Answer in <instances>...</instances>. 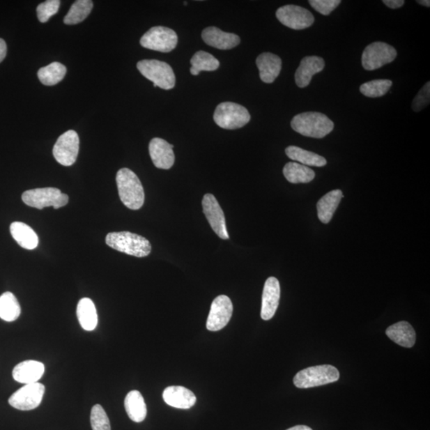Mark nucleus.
<instances>
[{
    "label": "nucleus",
    "instance_id": "20",
    "mask_svg": "<svg viewBox=\"0 0 430 430\" xmlns=\"http://www.w3.org/2000/svg\"><path fill=\"white\" fill-rule=\"evenodd\" d=\"M44 371L45 367L41 362L26 360L15 367L13 376L16 382L26 385L38 383Z\"/></svg>",
    "mask_w": 430,
    "mask_h": 430
},
{
    "label": "nucleus",
    "instance_id": "26",
    "mask_svg": "<svg viewBox=\"0 0 430 430\" xmlns=\"http://www.w3.org/2000/svg\"><path fill=\"white\" fill-rule=\"evenodd\" d=\"M128 416L135 422H142L147 416V406L144 397L138 390H132L125 399Z\"/></svg>",
    "mask_w": 430,
    "mask_h": 430
},
{
    "label": "nucleus",
    "instance_id": "7",
    "mask_svg": "<svg viewBox=\"0 0 430 430\" xmlns=\"http://www.w3.org/2000/svg\"><path fill=\"white\" fill-rule=\"evenodd\" d=\"M249 111L243 105L233 102H223L217 106L214 121L224 130H233L247 125L250 121Z\"/></svg>",
    "mask_w": 430,
    "mask_h": 430
},
{
    "label": "nucleus",
    "instance_id": "18",
    "mask_svg": "<svg viewBox=\"0 0 430 430\" xmlns=\"http://www.w3.org/2000/svg\"><path fill=\"white\" fill-rule=\"evenodd\" d=\"M202 38L208 46L220 49H231L237 47L241 41L236 33L222 31L215 26L206 28Z\"/></svg>",
    "mask_w": 430,
    "mask_h": 430
},
{
    "label": "nucleus",
    "instance_id": "24",
    "mask_svg": "<svg viewBox=\"0 0 430 430\" xmlns=\"http://www.w3.org/2000/svg\"><path fill=\"white\" fill-rule=\"evenodd\" d=\"M77 316L84 330L91 332L97 328L98 323V312L92 300L83 298L78 302Z\"/></svg>",
    "mask_w": 430,
    "mask_h": 430
},
{
    "label": "nucleus",
    "instance_id": "8",
    "mask_svg": "<svg viewBox=\"0 0 430 430\" xmlns=\"http://www.w3.org/2000/svg\"><path fill=\"white\" fill-rule=\"evenodd\" d=\"M139 43L144 48L169 53L176 47L178 36L170 28L154 26L144 33Z\"/></svg>",
    "mask_w": 430,
    "mask_h": 430
},
{
    "label": "nucleus",
    "instance_id": "29",
    "mask_svg": "<svg viewBox=\"0 0 430 430\" xmlns=\"http://www.w3.org/2000/svg\"><path fill=\"white\" fill-rule=\"evenodd\" d=\"M66 71V67L63 64L54 61L39 70L38 77L43 85L52 86L63 81Z\"/></svg>",
    "mask_w": 430,
    "mask_h": 430
},
{
    "label": "nucleus",
    "instance_id": "15",
    "mask_svg": "<svg viewBox=\"0 0 430 430\" xmlns=\"http://www.w3.org/2000/svg\"><path fill=\"white\" fill-rule=\"evenodd\" d=\"M281 298V287L276 277L267 279L262 293L261 316L264 321H270L275 316Z\"/></svg>",
    "mask_w": 430,
    "mask_h": 430
},
{
    "label": "nucleus",
    "instance_id": "3",
    "mask_svg": "<svg viewBox=\"0 0 430 430\" xmlns=\"http://www.w3.org/2000/svg\"><path fill=\"white\" fill-rule=\"evenodd\" d=\"M105 242L109 247L137 258H144L152 251V245L148 239L128 231L109 233Z\"/></svg>",
    "mask_w": 430,
    "mask_h": 430
},
{
    "label": "nucleus",
    "instance_id": "41",
    "mask_svg": "<svg viewBox=\"0 0 430 430\" xmlns=\"http://www.w3.org/2000/svg\"><path fill=\"white\" fill-rule=\"evenodd\" d=\"M417 2L422 6H425V7H430V1L429 0H418Z\"/></svg>",
    "mask_w": 430,
    "mask_h": 430
},
{
    "label": "nucleus",
    "instance_id": "39",
    "mask_svg": "<svg viewBox=\"0 0 430 430\" xmlns=\"http://www.w3.org/2000/svg\"><path fill=\"white\" fill-rule=\"evenodd\" d=\"M7 44H6L3 39L0 38V63H2L6 55H7Z\"/></svg>",
    "mask_w": 430,
    "mask_h": 430
},
{
    "label": "nucleus",
    "instance_id": "40",
    "mask_svg": "<svg viewBox=\"0 0 430 430\" xmlns=\"http://www.w3.org/2000/svg\"><path fill=\"white\" fill-rule=\"evenodd\" d=\"M287 430H312L310 427L306 426H295Z\"/></svg>",
    "mask_w": 430,
    "mask_h": 430
},
{
    "label": "nucleus",
    "instance_id": "25",
    "mask_svg": "<svg viewBox=\"0 0 430 430\" xmlns=\"http://www.w3.org/2000/svg\"><path fill=\"white\" fill-rule=\"evenodd\" d=\"M11 236L22 248L33 249L38 247V238L33 229L24 222H15L10 226Z\"/></svg>",
    "mask_w": 430,
    "mask_h": 430
},
{
    "label": "nucleus",
    "instance_id": "21",
    "mask_svg": "<svg viewBox=\"0 0 430 430\" xmlns=\"http://www.w3.org/2000/svg\"><path fill=\"white\" fill-rule=\"evenodd\" d=\"M256 64L260 72L261 80L270 84L280 75L282 61L275 54L262 53L256 58Z\"/></svg>",
    "mask_w": 430,
    "mask_h": 430
},
{
    "label": "nucleus",
    "instance_id": "6",
    "mask_svg": "<svg viewBox=\"0 0 430 430\" xmlns=\"http://www.w3.org/2000/svg\"><path fill=\"white\" fill-rule=\"evenodd\" d=\"M22 199L27 206L39 210L48 206L59 209L69 202L68 195L61 193L59 189L54 187L29 190L22 194Z\"/></svg>",
    "mask_w": 430,
    "mask_h": 430
},
{
    "label": "nucleus",
    "instance_id": "22",
    "mask_svg": "<svg viewBox=\"0 0 430 430\" xmlns=\"http://www.w3.org/2000/svg\"><path fill=\"white\" fill-rule=\"evenodd\" d=\"M387 336L401 347L412 348L416 342L415 329L408 322L401 321L390 326L386 331Z\"/></svg>",
    "mask_w": 430,
    "mask_h": 430
},
{
    "label": "nucleus",
    "instance_id": "23",
    "mask_svg": "<svg viewBox=\"0 0 430 430\" xmlns=\"http://www.w3.org/2000/svg\"><path fill=\"white\" fill-rule=\"evenodd\" d=\"M344 197L342 191L334 190L328 192L317 203V215L321 222L327 224L332 219L335 211Z\"/></svg>",
    "mask_w": 430,
    "mask_h": 430
},
{
    "label": "nucleus",
    "instance_id": "34",
    "mask_svg": "<svg viewBox=\"0 0 430 430\" xmlns=\"http://www.w3.org/2000/svg\"><path fill=\"white\" fill-rule=\"evenodd\" d=\"M91 422L93 430H111L109 417L100 405H95L93 407Z\"/></svg>",
    "mask_w": 430,
    "mask_h": 430
},
{
    "label": "nucleus",
    "instance_id": "37",
    "mask_svg": "<svg viewBox=\"0 0 430 430\" xmlns=\"http://www.w3.org/2000/svg\"><path fill=\"white\" fill-rule=\"evenodd\" d=\"M430 102V82H428L425 86L417 94L413 100L412 109L415 112H420L427 107Z\"/></svg>",
    "mask_w": 430,
    "mask_h": 430
},
{
    "label": "nucleus",
    "instance_id": "19",
    "mask_svg": "<svg viewBox=\"0 0 430 430\" xmlns=\"http://www.w3.org/2000/svg\"><path fill=\"white\" fill-rule=\"evenodd\" d=\"M163 399L167 405L177 409L187 410L197 404V396L192 390L181 386L167 387Z\"/></svg>",
    "mask_w": 430,
    "mask_h": 430
},
{
    "label": "nucleus",
    "instance_id": "1",
    "mask_svg": "<svg viewBox=\"0 0 430 430\" xmlns=\"http://www.w3.org/2000/svg\"><path fill=\"white\" fill-rule=\"evenodd\" d=\"M116 181L123 204L128 209H141L144 203V192L135 173L128 169H121L116 173Z\"/></svg>",
    "mask_w": 430,
    "mask_h": 430
},
{
    "label": "nucleus",
    "instance_id": "28",
    "mask_svg": "<svg viewBox=\"0 0 430 430\" xmlns=\"http://www.w3.org/2000/svg\"><path fill=\"white\" fill-rule=\"evenodd\" d=\"M286 153L289 159L307 167H321L327 164V160L323 156L297 146H289Z\"/></svg>",
    "mask_w": 430,
    "mask_h": 430
},
{
    "label": "nucleus",
    "instance_id": "16",
    "mask_svg": "<svg viewBox=\"0 0 430 430\" xmlns=\"http://www.w3.org/2000/svg\"><path fill=\"white\" fill-rule=\"evenodd\" d=\"M174 145L161 138H154L149 144V154L154 165L160 169H170L175 163Z\"/></svg>",
    "mask_w": 430,
    "mask_h": 430
},
{
    "label": "nucleus",
    "instance_id": "31",
    "mask_svg": "<svg viewBox=\"0 0 430 430\" xmlns=\"http://www.w3.org/2000/svg\"><path fill=\"white\" fill-rule=\"evenodd\" d=\"M93 8L91 0H77L71 6L69 13L65 16L64 24L75 25L85 20Z\"/></svg>",
    "mask_w": 430,
    "mask_h": 430
},
{
    "label": "nucleus",
    "instance_id": "30",
    "mask_svg": "<svg viewBox=\"0 0 430 430\" xmlns=\"http://www.w3.org/2000/svg\"><path fill=\"white\" fill-rule=\"evenodd\" d=\"M21 314V307L13 293H4L0 295V318L7 322L18 319Z\"/></svg>",
    "mask_w": 430,
    "mask_h": 430
},
{
    "label": "nucleus",
    "instance_id": "32",
    "mask_svg": "<svg viewBox=\"0 0 430 430\" xmlns=\"http://www.w3.org/2000/svg\"><path fill=\"white\" fill-rule=\"evenodd\" d=\"M191 72L194 76L199 75L201 71H215L220 67V61L213 55L199 50L191 59Z\"/></svg>",
    "mask_w": 430,
    "mask_h": 430
},
{
    "label": "nucleus",
    "instance_id": "38",
    "mask_svg": "<svg viewBox=\"0 0 430 430\" xmlns=\"http://www.w3.org/2000/svg\"><path fill=\"white\" fill-rule=\"evenodd\" d=\"M383 3L390 8L398 9L403 7L405 1L404 0H383Z\"/></svg>",
    "mask_w": 430,
    "mask_h": 430
},
{
    "label": "nucleus",
    "instance_id": "17",
    "mask_svg": "<svg viewBox=\"0 0 430 430\" xmlns=\"http://www.w3.org/2000/svg\"><path fill=\"white\" fill-rule=\"evenodd\" d=\"M325 63L318 56H307L300 61V64L295 74V81L300 88L309 86L312 77L319 74L325 69Z\"/></svg>",
    "mask_w": 430,
    "mask_h": 430
},
{
    "label": "nucleus",
    "instance_id": "33",
    "mask_svg": "<svg viewBox=\"0 0 430 430\" xmlns=\"http://www.w3.org/2000/svg\"><path fill=\"white\" fill-rule=\"evenodd\" d=\"M392 86V82L387 79L373 80L362 84L360 91L364 96L370 98H377L384 96L388 93Z\"/></svg>",
    "mask_w": 430,
    "mask_h": 430
},
{
    "label": "nucleus",
    "instance_id": "4",
    "mask_svg": "<svg viewBox=\"0 0 430 430\" xmlns=\"http://www.w3.org/2000/svg\"><path fill=\"white\" fill-rule=\"evenodd\" d=\"M339 372L332 365H320L305 368L293 378L295 387L308 389L323 386L339 381Z\"/></svg>",
    "mask_w": 430,
    "mask_h": 430
},
{
    "label": "nucleus",
    "instance_id": "10",
    "mask_svg": "<svg viewBox=\"0 0 430 430\" xmlns=\"http://www.w3.org/2000/svg\"><path fill=\"white\" fill-rule=\"evenodd\" d=\"M79 137L74 130H69L61 135L53 148L56 160L61 165L71 166L77 160L79 153Z\"/></svg>",
    "mask_w": 430,
    "mask_h": 430
},
{
    "label": "nucleus",
    "instance_id": "42",
    "mask_svg": "<svg viewBox=\"0 0 430 430\" xmlns=\"http://www.w3.org/2000/svg\"><path fill=\"white\" fill-rule=\"evenodd\" d=\"M184 5L187 6V2H184Z\"/></svg>",
    "mask_w": 430,
    "mask_h": 430
},
{
    "label": "nucleus",
    "instance_id": "13",
    "mask_svg": "<svg viewBox=\"0 0 430 430\" xmlns=\"http://www.w3.org/2000/svg\"><path fill=\"white\" fill-rule=\"evenodd\" d=\"M232 314L231 300L227 295H219L211 304L208 321H206V328L211 332L222 330L230 322Z\"/></svg>",
    "mask_w": 430,
    "mask_h": 430
},
{
    "label": "nucleus",
    "instance_id": "2",
    "mask_svg": "<svg viewBox=\"0 0 430 430\" xmlns=\"http://www.w3.org/2000/svg\"><path fill=\"white\" fill-rule=\"evenodd\" d=\"M291 127L304 137L321 139L332 132L334 123L321 113L305 112L293 117Z\"/></svg>",
    "mask_w": 430,
    "mask_h": 430
},
{
    "label": "nucleus",
    "instance_id": "12",
    "mask_svg": "<svg viewBox=\"0 0 430 430\" xmlns=\"http://www.w3.org/2000/svg\"><path fill=\"white\" fill-rule=\"evenodd\" d=\"M277 18L282 24L293 30H304L314 24V16L309 10L298 5H286L278 8Z\"/></svg>",
    "mask_w": 430,
    "mask_h": 430
},
{
    "label": "nucleus",
    "instance_id": "14",
    "mask_svg": "<svg viewBox=\"0 0 430 430\" xmlns=\"http://www.w3.org/2000/svg\"><path fill=\"white\" fill-rule=\"evenodd\" d=\"M204 215L208 220L212 230L223 240H227L230 236L226 229L224 213L213 194H206L203 199Z\"/></svg>",
    "mask_w": 430,
    "mask_h": 430
},
{
    "label": "nucleus",
    "instance_id": "27",
    "mask_svg": "<svg viewBox=\"0 0 430 430\" xmlns=\"http://www.w3.org/2000/svg\"><path fill=\"white\" fill-rule=\"evenodd\" d=\"M283 174L289 183L295 184L310 183L316 176L310 167L295 162H289L284 167Z\"/></svg>",
    "mask_w": 430,
    "mask_h": 430
},
{
    "label": "nucleus",
    "instance_id": "36",
    "mask_svg": "<svg viewBox=\"0 0 430 430\" xmlns=\"http://www.w3.org/2000/svg\"><path fill=\"white\" fill-rule=\"evenodd\" d=\"M312 8L323 15H329L341 3L340 0H309Z\"/></svg>",
    "mask_w": 430,
    "mask_h": 430
},
{
    "label": "nucleus",
    "instance_id": "9",
    "mask_svg": "<svg viewBox=\"0 0 430 430\" xmlns=\"http://www.w3.org/2000/svg\"><path fill=\"white\" fill-rule=\"evenodd\" d=\"M396 57L397 52L392 46L383 42H375L362 52V65L366 70H376L392 63Z\"/></svg>",
    "mask_w": 430,
    "mask_h": 430
},
{
    "label": "nucleus",
    "instance_id": "5",
    "mask_svg": "<svg viewBox=\"0 0 430 430\" xmlns=\"http://www.w3.org/2000/svg\"><path fill=\"white\" fill-rule=\"evenodd\" d=\"M137 69L141 74L151 82L154 87H160L166 91L176 85V76L171 67L158 60H142L137 63Z\"/></svg>",
    "mask_w": 430,
    "mask_h": 430
},
{
    "label": "nucleus",
    "instance_id": "35",
    "mask_svg": "<svg viewBox=\"0 0 430 430\" xmlns=\"http://www.w3.org/2000/svg\"><path fill=\"white\" fill-rule=\"evenodd\" d=\"M61 2L59 0H47L37 7V15L39 21L47 22L53 15L57 14Z\"/></svg>",
    "mask_w": 430,
    "mask_h": 430
},
{
    "label": "nucleus",
    "instance_id": "11",
    "mask_svg": "<svg viewBox=\"0 0 430 430\" xmlns=\"http://www.w3.org/2000/svg\"><path fill=\"white\" fill-rule=\"evenodd\" d=\"M45 386L40 383L26 384L9 399V404L20 410H31L41 404Z\"/></svg>",
    "mask_w": 430,
    "mask_h": 430
}]
</instances>
